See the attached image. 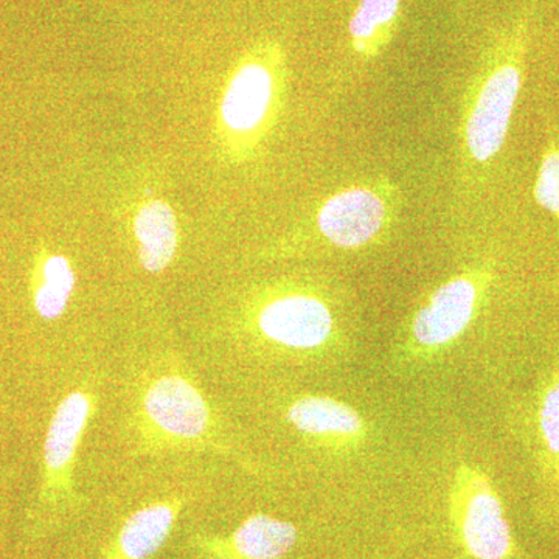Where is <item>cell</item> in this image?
<instances>
[{"mask_svg":"<svg viewBox=\"0 0 559 559\" xmlns=\"http://www.w3.org/2000/svg\"><path fill=\"white\" fill-rule=\"evenodd\" d=\"M252 322L257 337L282 352L311 355L336 341L333 308L311 290L272 294L257 308Z\"/></svg>","mask_w":559,"mask_h":559,"instance_id":"8992f818","label":"cell"},{"mask_svg":"<svg viewBox=\"0 0 559 559\" xmlns=\"http://www.w3.org/2000/svg\"><path fill=\"white\" fill-rule=\"evenodd\" d=\"M75 288V274L68 259L50 255L40 266V280L35 289V310L43 319L60 318L68 308L70 296Z\"/></svg>","mask_w":559,"mask_h":559,"instance_id":"9a60e30c","label":"cell"},{"mask_svg":"<svg viewBox=\"0 0 559 559\" xmlns=\"http://www.w3.org/2000/svg\"><path fill=\"white\" fill-rule=\"evenodd\" d=\"M492 278V267L479 264L437 286L412 316L401 344L404 358L432 359L460 341L479 316Z\"/></svg>","mask_w":559,"mask_h":559,"instance_id":"7a4b0ae2","label":"cell"},{"mask_svg":"<svg viewBox=\"0 0 559 559\" xmlns=\"http://www.w3.org/2000/svg\"><path fill=\"white\" fill-rule=\"evenodd\" d=\"M299 532L288 521L257 513L230 535L197 536L194 549L207 559H282L296 546Z\"/></svg>","mask_w":559,"mask_h":559,"instance_id":"30bf717a","label":"cell"},{"mask_svg":"<svg viewBox=\"0 0 559 559\" xmlns=\"http://www.w3.org/2000/svg\"><path fill=\"white\" fill-rule=\"evenodd\" d=\"M94 409V396L86 390H73L58 404L44 441L39 498L46 506H62L75 498L76 455Z\"/></svg>","mask_w":559,"mask_h":559,"instance_id":"52a82bcc","label":"cell"},{"mask_svg":"<svg viewBox=\"0 0 559 559\" xmlns=\"http://www.w3.org/2000/svg\"><path fill=\"white\" fill-rule=\"evenodd\" d=\"M401 0H359L349 17L353 50L364 60L378 57L399 27Z\"/></svg>","mask_w":559,"mask_h":559,"instance_id":"5bb4252c","label":"cell"},{"mask_svg":"<svg viewBox=\"0 0 559 559\" xmlns=\"http://www.w3.org/2000/svg\"><path fill=\"white\" fill-rule=\"evenodd\" d=\"M139 429L148 448L175 450L209 443L215 419L198 385L182 373L157 374L140 393Z\"/></svg>","mask_w":559,"mask_h":559,"instance_id":"3957f363","label":"cell"},{"mask_svg":"<svg viewBox=\"0 0 559 559\" xmlns=\"http://www.w3.org/2000/svg\"><path fill=\"white\" fill-rule=\"evenodd\" d=\"M134 234L143 270L157 274L175 259L178 249V223L170 205L153 201L135 216Z\"/></svg>","mask_w":559,"mask_h":559,"instance_id":"4fadbf2b","label":"cell"},{"mask_svg":"<svg viewBox=\"0 0 559 559\" xmlns=\"http://www.w3.org/2000/svg\"><path fill=\"white\" fill-rule=\"evenodd\" d=\"M527 444L540 496L559 520V352L530 396Z\"/></svg>","mask_w":559,"mask_h":559,"instance_id":"ba28073f","label":"cell"},{"mask_svg":"<svg viewBox=\"0 0 559 559\" xmlns=\"http://www.w3.org/2000/svg\"><path fill=\"white\" fill-rule=\"evenodd\" d=\"M450 518L459 543L474 559H510L516 551L502 499L487 471L460 463L450 489Z\"/></svg>","mask_w":559,"mask_h":559,"instance_id":"277c9868","label":"cell"},{"mask_svg":"<svg viewBox=\"0 0 559 559\" xmlns=\"http://www.w3.org/2000/svg\"><path fill=\"white\" fill-rule=\"evenodd\" d=\"M535 198L540 207L554 215L559 227V142L554 138L547 142L540 159Z\"/></svg>","mask_w":559,"mask_h":559,"instance_id":"2e32d148","label":"cell"},{"mask_svg":"<svg viewBox=\"0 0 559 559\" xmlns=\"http://www.w3.org/2000/svg\"><path fill=\"white\" fill-rule=\"evenodd\" d=\"M524 31L495 47L463 98L460 151L469 168H485L499 156L522 87Z\"/></svg>","mask_w":559,"mask_h":559,"instance_id":"6da1fadb","label":"cell"},{"mask_svg":"<svg viewBox=\"0 0 559 559\" xmlns=\"http://www.w3.org/2000/svg\"><path fill=\"white\" fill-rule=\"evenodd\" d=\"M286 419L304 439L325 450H356L369 437V426L362 415L331 396H299L286 409Z\"/></svg>","mask_w":559,"mask_h":559,"instance_id":"9c48e42d","label":"cell"},{"mask_svg":"<svg viewBox=\"0 0 559 559\" xmlns=\"http://www.w3.org/2000/svg\"><path fill=\"white\" fill-rule=\"evenodd\" d=\"M277 95L274 69L263 58H250L235 72L224 94L221 116L230 131L245 138L263 130Z\"/></svg>","mask_w":559,"mask_h":559,"instance_id":"8fae6325","label":"cell"},{"mask_svg":"<svg viewBox=\"0 0 559 559\" xmlns=\"http://www.w3.org/2000/svg\"><path fill=\"white\" fill-rule=\"evenodd\" d=\"M400 191L389 179L336 191L316 215L319 235L333 248L358 250L384 237L399 216Z\"/></svg>","mask_w":559,"mask_h":559,"instance_id":"5b68a950","label":"cell"},{"mask_svg":"<svg viewBox=\"0 0 559 559\" xmlns=\"http://www.w3.org/2000/svg\"><path fill=\"white\" fill-rule=\"evenodd\" d=\"M182 500L150 503L132 513L102 559H150L167 543L178 521Z\"/></svg>","mask_w":559,"mask_h":559,"instance_id":"7c38bea8","label":"cell"}]
</instances>
